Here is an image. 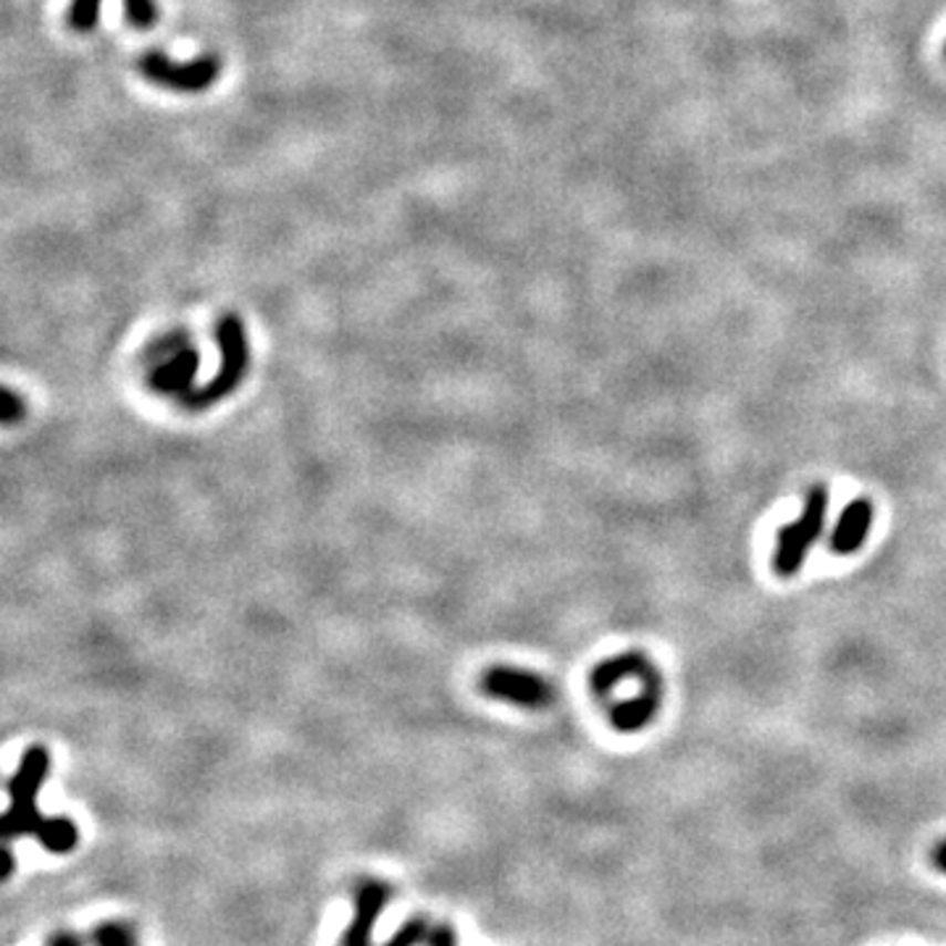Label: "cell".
Instances as JSON below:
<instances>
[{
    "mask_svg": "<svg viewBox=\"0 0 946 946\" xmlns=\"http://www.w3.org/2000/svg\"><path fill=\"white\" fill-rule=\"evenodd\" d=\"M51 773V755L45 747H30L21 757L17 773L9 778V810L0 818V836L11 844L19 836H34L40 820L45 818L38 810V794Z\"/></svg>",
    "mask_w": 946,
    "mask_h": 946,
    "instance_id": "cell-1",
    "label": "cell"
},
{
    "mask_svg": "<svg viewBox=\"0 0 946 946\" xmlns=\"http://www.w3.org/2000/svg\"><path fill=\"white\" fill-rule=\"evenodd\" d=\"M825 516H829V489H825V484H815L804 497L802 513L778 529L773 550L776 576L794 579L802 571L812 544L823 534Z\"/></svg>",
    "mask_w": 946,
    "mask_h": 946,
    "instance_id": "cell-2",
    "label": "cell"
},
{
    "mask_svg": "<svg viewBox=\"0 0 946 946\" xmlns=\"http://www.w3.org/2000/svg\"><path fill=\"white\" fill-rule=\"evenodd\" d=\"M216 342L221 350V366L202 389H193L185 395V405L193 410H202L216 405L219 399L231 395L240 387L245 371H248L250 353H248V334H245L242 321L235 313L221 315V321L216 324Z\"/></svg>",
    "mask_w": 946,
    "mask_h": 946,
    "instance_id": "cell-3",
    "label": "cell"
},
{
    "mask_svg": "<svg viewBox=\"0 0 946 946\" xmlns=\"http://www.w3.org/2000/svg\"><path fill=\"white\" fill-rule=\"evenodd\" d=\"M137 69L147 82L158 84V87L174 90V93H202L219 80L221 59L206 53L193 61H171L160 51H150L139 55Z\"/></svg>",
    "mask_w": 946,
    "mask_h": 946,
    "instance_id": "cell-4",
    "label": "cell"
},
{
    "mask_svg": "<svg viewBox=\"0 0 946 946\" xmlns=\"http://www.w3.org/2000/svg\"><path fill=\"white\" fill-rule=\"evenodd\" d=\"M481 689L492 699H502V703L526 707V710H542L555 699V689L547 678L534 670L513 668V665L489 668L481 678Z\"/></svg>",
    "mask_w": 946,
    "mask_h": 946,
    "instance_id": "cell-5",
    "label": "cell"
},
{
    "mask_svg": "<svg viewBox=\"0 0 946 946\" xmlns=\"http://www.w3.org/2000/svg\"><path fill=\"white\" fill-rule=\"evenodd\" d=\"M395 896V888L382 879H361L353 888V915H350L347 928L342 931L340 946H376L374 934L376 923L387 913Z\"/></svg>",
    "mask_w": 946,
    "mask_h": 946,
    "instance_id": "cell-6",
    "label": "cell"
},
{
    "mask_svg": "<svg viewBox=\"0 0 946 946\" xmlns=\"http://www.w3.org/2000/svg\"><path fill=\"white\" fill-rule=\"evenodd\" d=\"M873 500L871 497H854V500L841 510L836 526H833L831 534V552L833 555H854L862 550V544L867 542L873 529Z\"/></svg>",
    "mask_w": 946,
    "mask_h": 946,
    "instance_id": "cell-7",
    "label": "cell"
},
{
    "mask_svg": "<svg viewBox=\"0 0 946 946\" xmlns=\"http://www.w3.org/2000/svg\"><path fill=\"white\" fill-rule=\"evenodd\" d=\"M663 703V682H661V673H655V676H649L647 682H642V689L636 697L626 699V703H618L610 710V724H613L615 731L623 734H634L642 731V728H647L652 720H655L657 710H661Z\"/></svg>",
    "mask_w": 946,
    "mask_h": 946,
    "instance_id": "cell-8",
    "label": "cell"
},
{
    "mask_svg": "<svg viewBox=\"0 0 946 946\" xmlns=\"http://www.w3.org/2000/svg\"><path fill=\"white\" fill-rule=\"evenodd\" d=\"M655 673L657 668L642 649H628L602 661L597 668L592 670V676H589V686H592V692L597 694V697H607L621 682H628V678H640V682H644V678L655 676Z\"/></svg>",
    "mask_w": 946,
    "mask_h": 946,
    "instance_id": "cell-9",
    "label": "cell"
},
{
    "mask_svg": "<svg viewBox=\"0 0 946 946\" xmlns=\"http://www.w3.org/2000/svg\"><path fill=\"white\" fill-rule=\"evenodd\" d=\"M97 11H101V0H72V9H69V27L82 34L93 32L97 27ZM124 11L135 30L147 32L158 24L156 0H124Z\"/></svg>",
    "mask_w": 946,
    "mask_h": 946,
    "instance_id": "cell-10",
    "label": "cell"
},
{
    "mask_svg": "<svg viewBox=\"0 0 946 946\" xmlns=\"http://www.w3.org/2000/svg\"><path fill=\"white\" fill-rule=\"evenodd\" d=\"M200 368V355L193 345L179 350L177 355H171L168 361L158 363L156 368L147 376V384L160 395H189L193 392V382L198 376Z\"/></svg>",
    "mask_w": 946,
    "mask_h": 946,
    "instance_id": "cell-11",
    "label": "cell"
},
{
    "mask_svg": "<svg viewBox=\"0 0 946 946\" xmlns=\"http://www.w3.org/2000/svg\"><path fill=\"white\" fill-rule=\"evenodd\" d=\"M34 839L45 852L51 854H72L80 846V829L72 818L66 815H45L40 820Z\"/></svg>",
    "mask_w": 946,
    "mask_h": 946,
    "instance_id": "cell-12",
    "label": "cell"
},
{
    "mask_svg": "<svg viewBox=\"0 0 946 946\" xmlns=\"http://www.w3.org/2000/svg\"><path fill=\"white\" fill-rule=\"evenodd\" d=\"M90 946H139V934L126 921H101L87 934Z\"/></svg>",
    "mask_w": 946,
    "mask_h": 946,
    "instance_id": "cell-13",
    "label": "cell"
},
{
    "mask_svg": "<svg viewBox=\"0 0 946 946\" xmlns=\"http://www.w3.org/2000/svg\"><path fill=\"white\" fill-rule=\"evenodd\" d=\"M429 928H432L429 917L413 915L403 925H399V928L387 938V942L378 944V946H424L426 936H429Z\"/></svg>",
    "mask_w": 946,
    "mask_h": 946,
    "instance_id": "cell-14",
    "label": "cell"
},
{
    "mask_svg": "<svg viewBox=\"0 0 946 946\" xmlns=\"http://www.w3.org/2000/svg\"><path fill=\"white\" fill-rule=\"evenodd\" d=\"M185 347H189V334L187 332H171V334L158 336V340L153 342L150 347H147L145 355H147V361H153L158 366V363L168 361V357L177 355L179 350H185Z\"/></svg>",
    "mask_w": 946,
    "mask_h": 946,
    "instance_id": "cell-15",
    "label": "cell"
},
{
    "mask_svg": "<svg viewBox=\"0 0 946 946\" xmlns=\"http://www.w3.org/2000/svg\"><path fill=\"white\" fill-rule=\"evenodd\" d=\"M24 416V403H21L19 395L13 389L6 387L3 389V408H0V420H3L6 426L17 424Z\"/></svg>",
    "mask_w": 946,
    "mask_h": 946,
    "instance_id": "cell-16",
    "label": "cell"
},
{
    "mask_svg": "<svg viewBox=\"0 0 946 946\" xmlns=\"http://www.w3.org/2000/svg\"><path fill=\"white\" fill-rule=\"evenodd\" d=\"M424 946H458V934L450 923H432Z\"/></svg>",
    "mask_w": 946,
    "mask_h": 946,
    "instance_id": "cell-17",
    "label": "cell"
},
{
    "mask_svg": "<svg viewBox=\"0 0 946 946\" xmlns=\"http://www.w3.org/2000/svg\"><path fill=\"white\" fill-rule=\"evenodd\" d=\"M45 946H90V938L76 934L72 928H59L48 936Z\"/></svg>",
    "mask_w": 946,
    "mask_h": 946,
    "instance_id": "cell-18",
    "label": "cell"
},
{
    "mask_svg": "<svg viewBox=\"0 0 946 946\" xmlns=\"http://www.w3.org/2000/svg\"><path fill=\"white\" fill-rule=\"evenodd\" d=\"M931 862H934V867L938 873L946 875V839L938 841L934 850H931Z\"/></svg>",
    "mask_w": 946,
    "mask_h": 946,
    "instance_id": "cell-19",
    "label": "cell"
},
{
    "mask_svg": "<svg viewBox=\"0 0 946 946\" xmlns=\"http://www.w3.org/2000/svg\"><path fill=\"white\" fill-rule=\"evenodd\" d=\"M13 867H17V857H13L11 846L6 844V850H3V873H0V879L9 881L11 875H13Z\"/></svg>",
    "mask_w": 946,
    "mask_h": 946,
    "instance_id": "cell-20",
    "label": "cell"
},
{
    "mask_svg": "<svg viewBox=\"0 0 946 946\" xmlns=\"http://www.w3.org/2000/svg\"><path fill=\"white\" fill-rule=\"evenodd\" d=\"M942 55H944V61H946V40H944V51H942Z\"/></svg>",
    "mask_w": 946,
    "mask_h": 946,
    "instance_id": "cell-21",
    "label": "cell"
}]
</instances>
